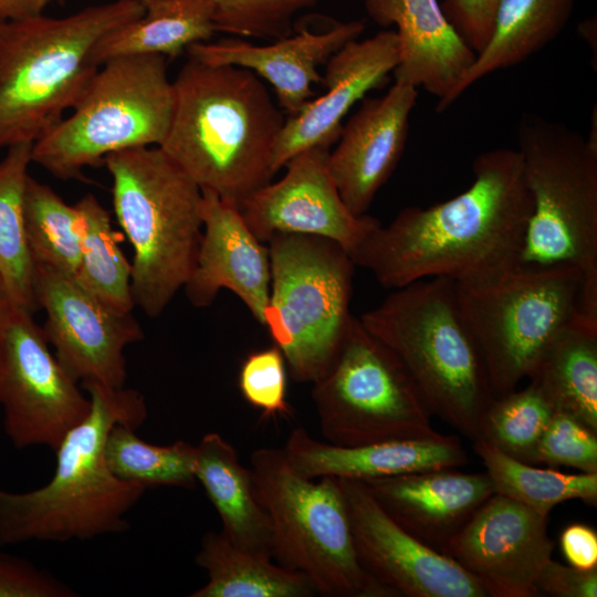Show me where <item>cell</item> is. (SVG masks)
I'll use <instances>...</instances> for the list:
<instances>
[{"instance_id": "obj_1", "label": "cell", "mask_w": 597, "mask_h": 597, "mask_svg": "<svg viewBox=\"0 0 597 597\" xmlns=\"http://www.w3.org/2000/svg\"><path fill=\"white\" fill-rule=\"evenodd\" d=\"M473 182L431 207H407L376 227L353 253L387 289L429 277L475 281L519 264L532 198L517 149L496 148L473 161Z\"/></svg>"}, {"instance_id": "obj_2", "label": "cell", "mask_w": 597, "mask_h": 597, "mask_svg": "<svg viewBox=\"0 0 597 597\" xmlns=\"http://www.w3.org/2000/svg\"><path fill=\"white\" fill-rule=\"evenodd\" d=\"M82 386L90 413L54 451L50 481L25 492L0 486V546L88 541L129 528L127 514L147 488L117 478L106 463L104 446L114 425L137 429L144 423L146 400L130 388L93 380Z\"/></svg>"}, {"instance_id": "obj_3", "label": "cell", "mask_w": 597, "mask_h": 597, "mask_svg": "<svg viewBox=\"0 0 597 597\" xmlns=\"http://www.w3.org/2000/svg\"><path fill=\"white\" fill-rule=\"evenodd\" d=\"M175 104L160 147L201 190L237 207L272 180V151L285 123L253 72L193 57L172 81Z\"/></svg>"}, {"instance_id": "obj_4", "label": "cell", "mask_w": 597, "mask_h": 597, "mask_svg": "<svg viewBox=\"0 0 597 597\" xmlns=\"http://www.w3.org/2000/svg\"><path fill=\"white\" fill-rule=\"evenodd\" d=\"M140 0L94 4L66 17L6 21L0 32V149L33 144L80 102L98 70L96 43L138 18Z\"/></svg>"}, {"instance_id": "obj_5", "label": "cell", "mask_w": 597, "mask_h": 597, "mask_svg": "<svg viewBox=\"0 0 597 597\" xmlns=\"http://www.w3.org/2000/svg\"><path fill=\"white\" fill-rule=\"evenodd\" d=\"M358 318L398 356L431 415L476 440L495 397L460 312L455 282L447 277L412 282L392 290Z\"/></svg>"}, {"instance_id": "obj_6", "label": "cell", "mask_w": 597, "mask_h": 597, "mask_svg": "<svg viewBox=\"0 0 597 597\" xmlns=\"http://www.w3.org/2000/svg\"><path fill=\"white\" fill-rule=\"evenodd\" d=\"M117 222L133 250L135 306L158 317L184 289L202 235V191L158 146L104 159Z\"/></svg>"}, {"instance_id": "obj_7", "label": "cell", "mask_w": 597, "mask_h": 597, "mask_svg": "<svg viewBox=\"0 0 597 597\" xmlns=\"http://www.w3.org/2000/svg\"><path fill=\"white\" fill-rule=\"evenodd\" d=\"M519 153L532 198L520 264H568L597 290V118L587 137L563 123L525 113Z\"/></svg>"}, {"instance_id": "obj_8", "label": "cell", "mask_w": 597, "mask_h": 597, "mask_svg": "<svg viewBox=\"0 0 597 597\" xmlns=\"http://www.w3.org/2000/svg\"><path fill=\"white\" fill-rule=\"evenodd\" d=\"M167 57L130 55L102 64L72 113L32 145V161L53 177L84 180V169L115 153L160 146L172 117Z\"/></svg>"}, {"instance_id": "obj_9", "label": "cell", "mask_w": 597, "mask_h": 597, "mask_svg": "<svg viewBox=\"0 0 597 597\" xmlns=\"http://www.w3.org/2000/svg\"><path fill=\"white\" fill-rule=\"evenodd\" d=\"M455 292L495 398L527 378L563 327L587 316L583 273L568 264L519 263L489 277L455 282Z\"/></svg>"}, {"instance_id": "obj_10", "label": "cell", "mask_w": 597, "mask_h": 597, "mask_svg": "<svg viewBox=\"0 0 597 597\" xmlns=\"http://www.w3.org/2000/svg\"><path fill=\"white\" fill-rule=\"evenodd\" d=\"M250 469L271 523V557L306 576L317 595L392 597L360 565L336 478L296 472L283 448H259Z\"/></svg>"}, {"instance_id": "obj_11", "label": "cell", "mask_w": 597, "mask_h": 597, "mask_svg": "<svg viewBox=\"0 0 597 597\" xmlns=\"http://www.w3.org/2000/svg\"><path fill=\"white\" fill-rule=\"evenodd\" d=\"M266 244L271 282L264 327L291 378L313 384L335 360L354 318L356 265L341 244L318 235L276 233Z\"/></svg>"}, {"instance_id": "obj_12", "label": "cell", "mask_w": 597, "mask_h": 597, "mask_svg": "<svg viewBox=\"0 0 597 597\" xmlns=\"http://www.w3.org/2000/svg\"><path fill=\"white\" fill-rule=\"evenodd\" d=\"M323 438L358 447L440 434L398 356L354 316L328 370L312 384Z\"/></svg>"}, {"instance_id": "obj_13", "label": "cell", "mask_w": 597, "mask_h": 597, "mask_svg": "<svg viewBox=\"0 0 597 597\" xmlns=\"http://www.w3.org/2000/svg\"><path fill=\"white\" fill-rule=\"evenodd\" d=\"M0 407L15 449L53 452L91 410L90 397L56 359L42 326L18 307L0 331Z\"/></svg>"}, {"instance_id": "obj_14", "label": "cell", "mask_w": 597, "mask_h": 597, "mask_svg": "<svg viewBox=\"0 0 597 597\" xmlns=\"http://www.w3.org/2000/svg\"><path fill=\"white\" fill-rule=\"evenodd\" d=\"M33 289L53 353L77 383L119 388L126 381L125 348L144 338L132 313H118L55 270L33 266Z\"/></svg>"}, {"instance_id": "obj_15", "label": "cell", "mask_w": 597, "mask_h": 597, "mask_svg": "<svg viewBox=\"0 0 597 597\" xmlns=\"http://www.w3.org/2000/svg\"><path fill=\"white\" fill-rule=\"evenodd\" d=\"M337 480L358 561L391 596L489 597L452 558L431 549L396 523L363 482Z\"/></svg>"}, {"instance_id": "obj_16", "label": "cell", "mask_w": 597, "mask_h": 597, "mask_svg": "<svg viewBox=\"0 0 597 597\" xmlns=\"http://www.w3.org/2000/svg\"><path fill=\"white\" fill-rule=\"evenodd\" d=\"M329 147L315 146L290 158L284 176L248 196L238 207L254 235L266 243L276 233L318 235L341 244L352 256L380 224L354 214L344 203L328 167Z\"/></svg>"}, {"instance_id": "obj_17", "label": "cell", "mask_w": 597, "mask_h": 597, "mask_svg": "<svg viewBox=\"0 0 597 597\" xmlns=\"http://www.w3.org/2000/svg\"><path fill=\"white\" fill-rule=\"evenodd\" d=\"M548 516L500 494L490 496L449 545L448 556L489 597H534L536 579L552 559Z\"/></svg>"}, {"instance_id": "obj_18", "label": "cell", "mask_w": 597, "mask_h": 597, "mask_svg": "<svg viewBox=\"0 0 597 597\" xmlns=\"http://www.w3.org/2000/svg\"><path fill=\"white\" fill-rule=\"evenodd\" d=\"M399 54L395 30L352 40L336 51L325 63L322 75L325 93L285 119L272 151L273 172L302 150L315 146L331 148L339 137L347 113L368 92L385 85L399 63Z\"/></svg>"}, {"instance_id": "obj_19", "label": "cell", "mask_w": 597, "mask_h": 597, "mask_svg": "<svg viewBox=\"0 0 597 597\" xmlns=\"http://www.w3.org/2000/svg\"><path fill=\"white\" fill-rule=\"evenodd\" d=\"M416 87L395 82L381 97L364 98L343 125L328 167L338 192L356 216L366 214L396 169L417 103Z\"/></svg>"}, {"instance_id": "obj_20", "label": "cell", "mask_w": 597, "mask_h": 597, "mask_svg": "<svg viewBox=\"0 0 597 597\" xmlns=\"http://www.w3.org/2000/svg\"><path fill=\"white\" fill-rule=\"evenodd\" d=\"M202 235L195 269L184 286L195 307H208L222 289L235 294L264 326L270 295V254L237 206L201 190Z\"/></svg>"}, {"instance_id": "obj_21", "label": "cell", "mask_w": 597, "mask_h": 597, "mask_svg": "<svg viewBox=\"0 0 597 597\" xmlns=\"http://www.w3.org/2000/svg\"><path fill=\"white\" fill-rule=\"evenodd\" d=\"M365 27L363 20H350L334 22L322 32L303 28L263 45L232 36L193 44L187 53L203 63L253 72L273 86L279 106L291 117L315 96L313 85L322 83L318 66L347 42L358 39Z\"/></svg>"}, {"instance_id": "obj_22", "label": "cell", "mask_w": 597, "mask_h": 597, "mask_svg": "<svg viewBox=\"0 0 597 597\" xmlns=\"http://www.w3.org/2000/svg\"><path fill=\"white\" fill-rule=\"evenodd\" d=\"M360 482L396 523L431 549L447 556L452 540L494 494L486 472L464 473L454 469Z\"/></svg>"}, {"instance_id": "obj_23", "label": "cell", "mask_w": 597, "mask_h": 597, "mask_svg": "<svg viewBox=\"0 0 597 597\" xmlns=\"http://www.w3.org/2000/svg\"><path fill=\"white\" fill-rule=\"evenodd\" d=\"M364 6L378 25L397 27L400 54L395 82L423 87L438 98L439 107L476 56L439 0H364Z\"/></svg>"}, {"instance_id": "obj_24", "label": "cell", "mask_w": 597, "mask_h": 597, "mask_svg": "<svg viewBox=\"0 0 597 597\" xmlns=\"http://www.w3.org/2000/svg\"><path fill=\"white\" fill-rule=\"evenodd\" d=\"M293 469L307 479L325 476L365 481L412 472L455 469L468 463L457 436L394 440L342 447L313 438L295 428L283 447Z\"/></svg>"}, {"instance_id": "obj_25", "label": "cell", "mask_w": 597, "mask_h": 597, "mask_svg": "<svg viewBox=\"0 0 597 597\" xmlns=\"http://www.w3.org/2000/svg\"><path fill=\"white\" fill-rule=\"evenodd\" d=\"M195 474L221 519L223 535L241 549L271 557L270 519L235 448L217 432L206 433L196 444Z\"/></svg>"}, {"instance_id": "obj_26", "label": "cell", "mask_w": 597, "mask_h": 597, "mask_svg": "<svg viewBox=\"0 0 597 597\" xmlns=\"http://www.w3.org/2000/svg\"><path fill=\"white\" fill-rule=\"evenodd\" d=\"M552 406L597 433V318L579 315L549 342L527 375Z\"/></svg>"}, {"instance_id": "obj_27", "label": "cell", "mask_w": 597, "mask_h": 597, "mask_svg": "<svg viewBox=\"0 0 597 597\" xmlns=\"http://www.w3.org/2000/svg\"><path fill=\"white\" fill-rule=\"evenodd\" d=\"M143 13L106 33L93 50V61L130 55L177 57L191 45L211 41L217 32L209 0H140Z\"/></svg>"}, {"instance_id": "obj_28", "label": "cell", "mask_w": 597, "mask_h": 597, "mask_svg": "<svg viewBox=\"0 0 597 597\" xmlns=\"http://www.w3.org/2000/svg\"><path fill=\"white\" fill-rule=\"evenodd\" d=\"M574 0H499L490 39L449 97L443 112L476 81L514 66L551 43L566 25Z\"/></svg>"}, {"instance_id": "obj_29", "label": "cell", "mask_w": 597, "mask_h": 597, "mask_svg": "<svg viewBox=\"0 0 597 597\" xmlns=\"http://www.w3.org/2000/svg\"><path fill=\"white\" fill-rule=\"evenodd\" d=\"M207 583L190 597H311L317 595L303 574L273 563L270 556L233 545L222 532H207L196 554Z\"/></svg>"}, {"instance_id": "obj_30", "label": "cell", "mask_w": 597, "mask_h": 597, "mask_svg": "<svg viewBox=\"0 0 597 597\" xmlns=\"http://www.w3.org/2000/svg\"><path fill=\"white\" fill-rule=\"evenodd\" d=\"M75 206L81 216V255L73 279L111 310L132 313L133 266L118 245L107 210L92 193Z\"/></svg>"}, {"instance_id": "obj_31", "label": "cell", "mask_w": 597, "mask_h": 597, "mask_svg": "<svg viewBox=\"0 0 597 597\" xmlns=\"http://www.w3.org/2000/svg\"><path fill=\"white\" fill-rule=\"evenodd\" d=\"M472 443L496 494L543 516H548L556 505L569 500H580L594 506L597 504V473L568 474L534 468L505 454L485 440L476 439Z\"/></svg>"}, {"instance_id": "obj_32", "label": "cell", "mask_w": 597, "mask_h": 597, "mask_svg": "<svg viewBox=\"0 0 597 597\" xmlns=\"http://www.w3.org/2000/svg\"><path fill=\"white\" fill-rule=\"evenodd\" d=\"M32 145L7 148L0 160V269L18 308L33 314L39 307L33 289V263L24 230V192Z\"/></svg>"}, {"instance_id": "obj_33", "label": "cell", "mask_w": 597, "mask_h": 597, "mask_svg": "<svg viewBox=\"0 0 597 597\" xmlns=\"http://www.w3.org/2000/svg\"><path fill=\"white\" fill-rule=\"evenodd\" d=\"M24 230L33 266L74 277L81 255V216L54 189L29 176L24 192Z\"/></svg>"}, {"instance_id": "obj_34", "label": "cell", "mask_w": 597, "mask_h": 597, "mask_svg": "<svg viewBox=\"0 0 597 597\" xmlns=\"http://www.w3.org/2000/svg\"><path fill=\"white\" fill-rule=\"evenodd\" d=\"M135 430L118 422L106 438L105 460L117 478L139 483L147 489L196 486V446L184 440L168 446L151 444L140 439Z\"/></svg>"}, {"instance_id": "obj_35", "label": "cell", "mask_w": 597, "mask_h": 597, "mask_svg": "<svg viewBox=\"0 0 597 597\" xmlns=\"http://www.w3.org/2000/svg\"><path fill=\"white\" fill-rule=\"evenodd\" d=\"M554 409L531 384L496 397L486 410L478 439L485 440L505 454L534 464L537 443Z\"/></svg>"}, {"instance_id": "obj_36", "label": "cell", "mask_w": 597, "mask_h": 597, "mask_svg": "<svg viewBox=\"0 0 597 597\" xmlns=\"http://www.w3.org/2000/svg\"><path fill=\"white\" fill-rule=\"evenodd\" d=\"M217 32L277 40L293 33L296 15L324 0H209Z\"/></svg>"}, {"instance_id": "obj_37", "label": "cell", "mask_w": 597, "mask_h": 597, "mask_svg": "<svg viewBox=\"0 0 597 597\" xmlns=\"http://www.w3.org/2000/svg\"><path fill=\"white\" fill-rule=\"evenodd\" d=\"M238 385L245 401L260 410L263 418L291 415L286 400L285 358L275 345L247 356Z\"/></svg>"}, {"instance_id": "obj_38", "label": "cell", "mask_w": 597, "mask_h": 597, "mask_svg": "<svg viewBox=\"0 0 597 597\" xmlns=\"http://www.w3.org/2000/svg\"><path fill=\"white\" fill-rule=\"evenodd\" d=\"M535 463L597 473V433L570 415L554 411L537 443Z\"/></svg>"}, {"instance_id": "obj_39", "label": "cell", "mask_w": 597, "mask_h": 597, "mask_svg": "<svg viewBox=\"0 0 597 597\" xmlns=\"http://www.w3.org/2000/svg\"><path fill=\"white\" fill-rule=\"evenodd\" d=\"M77 591L51 572L0 551V597H76Z\"/></svg>"}, {"instance_id": "obj_40", "label": "cell", "mask_w": 597, "mask_h": 597, "mask_svg": "<svg viewBox=\"0 0 597 597\" xmlns=\"http://www.w3.org/2000/svg\"><path fill=\"white\" fill-rule=\"evenodd\" d=\"M499 0H443L442 10L467 44L478 54L486 45Z\"/></svg>"}, {"instance_id": "obj_41", "label": "cell", "mask_w": 597, "mask_h": 597, "mask_svg": "<svg viewBox=\"0 0 597 597\" xmlns=\"http://www.w3.org/2000/svg\"><path fill=\"white\" fill-rule=\"evenodd\" d=\"M538 593L554 597H596L597 567L580 569L551 559L536 579Z\"/></svg>"}, {"instance_id": "obj_42", "label": "cell", "mask_w": 597, "mask_h": 597, "mask_svg": "<svg viewBox=\"0 0 597 597\" xmlns=\"http://www.w3.org/2000/svg\"><path fill=\"white\" fill-rule=\"evenodd\" d=\"M559 543L569 565L580 569L597 567V533L590 526L583 523L566 526Z\"/></svg>"}, {"instance_id": "obj_43", "label": "cell", "mask_w": 597, "mask_h": 597, "mask_svg": "<svg viewBox=\"0 0 597 597\" xmlns=\"http://www.w3.org/2000/svg\"><path fill=\"white\" fill-rule=\"evenodd\" d=\"M54 0H0V18L18 21L43 14Z\"/></svg>"}, {"instance_id": "obj_44", "label": "cell", "mask_w": 597, "mask_h": 597, "mask_svg": "<svg viewBox=\"0 0 597 597\" xmlns=\"http://www.w3.org/2000/svg\"><path fill=\"white\" fill-rule=\"evenodd\" d=\"M15 307L8 282L0 269V331Z\"/></svg>"}, {"instance_id": "obj_45", "label": "cell", "mask_w": 597, "mask_h": 597, "mask_svg": "<svg viewBox=\"0 0 597 597\" xmlns=\"http://www.w3.org/2000/svg\"><path fill=\"white\" fill-rule=\"evenodd\" d=\"M580 33L583 38L588 42L590 48L594 46L593 44V35H596V21L593 19L583 21L580 24ZM594 50L596 52V48L594 46Z\"/></svg>"}, {"instance_id": "obj_46", "label": "cell", "mask_w": 597, "mask_h": 597, "mask_svg": "<svg viewBox=\"0 0 597 597\" xmlns=\"http://www.w3.org/2000/svg\"><path fill=\"white\" fill-rule=\"evenodd\" d=\"M6 23V21L3 19L0 18V32H1V29L3 27V24Z\"/></svg>"}, {"instance_id": "obj_47", "label": "cell", "mask_w": 597, "mask_h": 597, "mask_svg": "<svg viewBox=\"0 0 597 597\" xmlns=\"http://www.w3.org/2000/svg\"><path fill=\"white\" fill-rule=\"evenodd\" d=\"M54 1H56V2H59V3L62 4V3H64L66 0H54Z\"/></svg>"}]
</instances>
